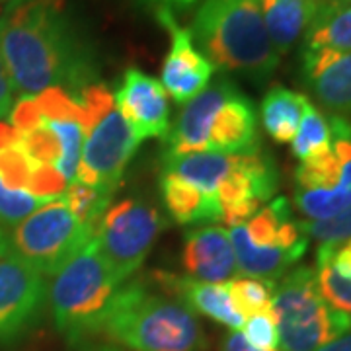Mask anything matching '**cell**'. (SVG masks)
I'll return each instance as SVG.
<instances>
[{
  "instance_id": "cell-33",
  "label": "cell",
  "mask_w": 351,
  "mask_h": 351,
  "mask_svg": "<svg viewBox=\"0 0 351 351\" xmlns=\"http://www.w3.org/2000/svg\"><path fill=\"white\" fill-rule=\"evenodd\" d=\"M36 106L43 119L47 121H75L80 125L82 110L78 106V100L71 92L63 88H47L41 94L34 96Z\"/></svg>"
},
{
  "instance_id": "cell-10",
  "label": "cell",
  "mask_w": 351,
  "mask_h": 351,
  "mask_svg": "<svg viewBox=\"0 0 351 351\" xmlns=\"http://www.w3.org/2000/svg\"><path fill=\"white\" fill-rule=\"evenodd\" d=\"M141 143L143 141L135 135L125 117L113 108L84 141L75 182L115 193L127 164L131 162Z\"/></svg>"
},
{
  "instance_id": "cell-15",
  "label": "cell",
  "mask_w": 351,
  "mask_h": 351,
  "mask_svg": "<svg viewBox=\"0 0 351 351\" xmlns=\"http://www.w3.org/2000/svg\"><path fill=\"white\" fill-rule=\"evenodd\" d=\"M302 80L334 115H351V51L302 49Z\"/></svg>"
},
{
  "instance_id": "cell-34",
  "label": "cell",
  "mask_w": 351,
  "mask_h": 351,
  "mask_svg": "<svg viewBox=\"0 0 351 351\" xmlns=\"http://www.w3.org/2000/svg\"><path fill=\"white\" fill-rule=\"evenodd\" d=\"M36 164L29 160L20 143L0 149V182L10 189H25Z\"/></svg>"
},
{
  "instance_id": "cell-27",
  "label": "cell",
  "mask_w": 351,
  "mask_h": 351,
  "mask_svg": "<svg viewBox=\"0 0 351 351\" xmlns=\"http://www.w3.org/2000/svg\"><path fill=\"white\" fill-rule=\"evenodd\" d=\"M226 285L234 308L244 318L271 313L274 293L277 287L276 281L258 279V277H234Z\"/></svg>"
},
{
  "instance_id": "cell-20",
  "label": "cell",
  "mask_w": 351,
  "mask_h": 351,
  "mask_svg": "<svg viewBox=\"0 0 351 351\" xmlns=\"http://www.w3.org/2000/svg\"><path fill=\"white\" fill-rule=\"evenodd\" d=\"M160 195L164 207L178 225H195V223H217L221 221L219 197L207 195L188 180L162 172L160 176Z\"/></svg>"
},
{
  "instance_id": "cell-13",
  "label": "cell",
  "mask_w": 351,
  "mask_h": 351,
  "mask_svg": "<svg viewBox=\"0 0 351 351\" xmlns=\"http://www.w3.org/2000/svg\"><path fill=\"white\" fill-rule=\"evenodd\" d=\"M113 98L119 113L141 141L170 135L168 94L154 76L135 66L127 69Z\"/></svg>"
},
{
  "instance_id": "cell-23",
  "label": "cell",
  "mask_w": 351,
  "mask_h": 351,
  "mask_svg": "<svg viewBox=\"0 0 351 351\" xmlns=\"http://www.w3.org/2000/svg\"><path fill=\"white\" fill-rule=\"evenodd\" d=\"M302 49L351 51V0H322L304 32Z\"/></svg>"
},
{
  "instance_id": "cell-18",
  "label": "cell",
  "mask_w": 351,
  "mask_h": 351,
  "mask_svg": "<svg viewBox=\"0 0 351 351\" xmlns=\"http://www.w3.org/2000/svg\"><path fill=\"white\" fill-rule=\"evenodd\" d=\"M258 113L248 96L237 90L217 112L209 131V152L250 154L260 151Z\"/></svg>"
},
{
  "instance_id": "cell-32",
  "label": "cell",
  "mask_w": 351,
  "mask_h": 351,
  "mask_svg": "<svg viewBox=\"0 0 351 351\" xmlns=\"http://www.w3.org/2000/svg\"><path fill=\"white\" fill-rule=\"evenodd\" d=\"M20 145L34 164H49L57 168L61 160V143L47 119H43V123L36 129L24 133L20 137Z\"/></svg>"
},
{
  "instance_id": "cell-31",
  "label": "cell",
  "mask_w": 351,
  "mask_h": 351,
  "mask_svg": "<svg viewBox=\"0 0 351 351\" xmlns=\"http://www.w3.org/2000/svg\"><path fill=\"white\" fill-rule=\"evenodd\" d=\"M78 106L82 110V119H80V127L84 131V135H90V131L100 123L101 119L112 112L115 108V98L113 92L106 84L101 82H94L86 86L78 96Z\"/></svg>"
},
{
  "instance_id": "cell-3",
  "label": "cell",
  "mask_w": 351,
  "mask_h": 351,
  "mask_svg": "<svg viewBox=\"0 0 351 351\" xmlns=\"http://www.w3.org/2000/svg\"><path fill=\"white\" fill-rule=\"evenodd\" d=\"M101 334L131 351H205L199 320L178 299L154 295L141 281L117 291Z\"/></svg>"
},
{
  "instance_id": "cell-28",
  "label": "cell",
  "mask_w": 351,
  "mask_h": 351,
  "mask_svg": "<svg viewBox=\"0 0 351 351\" xmlns=\"http://www.w3.org/2000/svg\"><path fill=\"white\" fill-rule=\"evenodd\" d=\"M113 193H108L100 188H90L80 182L69 184L63 193V199L69 211L82 225L92 226L94 230L100 225L104 213L110 209Z\"/></svg>"
},
{
  "instance_id": "cell-40",
  "label": "cell",
  "mask_w": 351,
  "mask_h": 351,
  "mask_svg": "<svg viewBox=\"0 0 351 351\" xmlns=\"http://www.w3.org/2000/svg\"><path fill=\"white\" fill-rule=\"evenodd\" d=\"M8 123L20 135H24V133L43 123V115L39 113L34 96H22V98H18V100L14 101L12 110L8 113Z\"/></svg>"
},
{
  "instance_id": "cell-42",
  "label": "cell",
  "mask_w": 351,
  "mask_h": 351,
  "mask_svg": "<svg viewBox=\"0 0 351 351\" xmlns=\"http://www.w3.org/2000/svg\"><path fill=\"white\" fill-rule=\"evenodd\" d=\"M221 351H258V350H254L250 343L244 339L242 332H230V334L225 336V339H223V343H221Z\"/></svg>"
},
{
  "instance_id": "cell-44",
  "label": "cell",
  "mask_w": 351,
  "mask_h": 351,
  "mask_svg": "<svg viewBox=\"0 0 351 351\" xmlns=\"http://www.w3.org/2000/svg\"><path fill=\"white\" fill-rule=\"evenodd\" d=\"M316 351H351V332L343 334V336H339L338 339L330 341V343H326L324 348H320V350H316Z\"/></svg>"
},
{
  "instance_id": "cell-41",
  "label": "cell",
  "mask_w": 351,
  "mask_h": 351,
  "mask_svg": "<svg viewBox=\"0 0 351 351\" xmlns=\"http://www.w3.org/2000/svg\"><path fill=\"white\" fill-rule=\"evenodd\" d=\"M14 106V88L8 69L4 64L2 53H0V119H4Z\"/></svg>"
},
{
  "instance_id": "cell-4",
  "label": "cell",
  "mask_w": 351,
  "mask_h": 351,
  "mask_svg": "<svg viewBox=\"0 0 351 351\" xmlns=\"http://www.w3.org/2000/svg\"><path fill=\"white\" fill-rule=\"evenodd\" d=\"M123 287L104 260L96 237L53 276L49 289L55 326L69 343L101 334L113 297Z\"/></svg>"
},
{
  "instance_id": "cell-7",
  "label": "cell",
  "mask_w": 351,
  "mask_h": 351,
  "mask_svg": "<svg viewBox=\"0 0 351 351\" xmlns=\"http://www.w3.org/2000/svg\"><path fill=\"white\" fill-rule=\"evenodd\" d=\"M8 237L27 265L43 277H53L96 237V230L78 223L59 197L25 217Z\"/></svg>"
},
{
  "instance_id": "cell-8",
  "label": "cell",
  "mask_w": 351,
  "mask_h": 351,
  "mask_svg": "<svg viewBox=\"0 0 351 351\" xmlns=\"http://www.w3.org/2000/svg\"><path fill=\"white\" fill-rule=\"evenodd\" d=\"M162 228L160 213L145 201L123 199L104 213L96 228V242L121 283L143 265Z\"/></svg>"
},
{
  "instance_id": "cell-24",
  "label": "cell",
  "mask_w": 351,
  "mask_h": 351,
  "mask_svg": "<svg viewBox=\"0 0 351 351\" xmlns=\"http://www.w3.org/2000/svg\"><path fill=\"white\" fill-rule=\"evenodd\" d=\"M308 98L285 86H274L262 100V125L277 145L291 143L301 125Z\"/></svg>"
},
{
  "instance_id": "cell-19",
  "label": "cell",
  "mask_w": 351,
  "mask_h": 351,
  "mask_svg": "<svg viewBox=\"0 0 351 351\" xmlns=\"http://www.w3.org/2000/svg\"><path fill=\"white\" fill-rule=\"evenodd\" d=\"M322 0H258L274 47L285 55L304 36Z\"/></svg>"
},
{
  "instance_id": "cell-37",
  "label": "cell",
  "mask_w": 351,
  "mask_h": 351,
  "mask_svg": "<svg viewBox=\"0 0 351 351\" xmlns=\"http://www.w3.org/2000/svg\"><path fill=\"white\" fill-rule=\"evenodd\" d=\"M244 339L258 351L279 350V332H277L274 314H256L246 318L244 328L240 330Z\"/></svg>"
},
{
  "instance_id": "cell-30",
  "label": "cell",
  "mask_w": 351,
  "mask_h": 351,
  "mask_svg": "<svg viewBox=\"0 0 351 351\" xmlns=\"http://www.w3.org/2000/svg\"><path fill=\"white\" fill-rule=\"evenodd\" d=\"M53 199L38 197L25 189H10L0 182V228L2 226H16L25 217L38 211L41 205Z\"/></svg>"
},
{
  "instance_id": "cell-17",
  "label": "cell",
  "mask_w": 351,
  "mask_h": 351,
  "mask_svg": "<svg viewBox=\"0 0 351 351\" xmlns=\"http://www.w3.org/2000/svg\"><path fill=\"white\" fill-rule=\"evenodd\" d=\"M156 285L162 287L172 299L182 301L191 313L203 314L215 322L240 332L246 318L234 308L226 283H203L191 277H180L174 274L158 271L154 274Z\"/></svg>"
},
{
  "instance_id": "cell-1",
  "label": "cell",
  "mask_w": 351,
  "mask_h": 351,
  "mask_svg": "<svg viewBox=\"0 0 351 351\" xmlns=\"http://www.w3.org/2000/svg\"><path fill=\"white\" fill-rule=\"evenodd\" d=\"M0 53L20 98L38 96L47 88L78 96L98 82L92 51L64 0H16L8 6L0 16Z\"/></svg>"
},
{
  "instance_id": "cell-35",
  "label": "cell",
  "mask_w": 351,
  "mask_h": 351,
  "mask_svg": "<svg viewBox=\"0 0 351 351\" xmlns=\"http://www.w3.org/2000/svg\"><path fill=\"white\" fill-rule=\"evenodd\" d=\"M316 281L324 301L351 316V279L339 276L330 263H318Z\"/></svg>"
},
{
  "instance_id": "cell-45",
  "label": "cell",
  "mask_w": 351,
  "mask_h": 351,
  "mask_svg": "<svg viewBox=\"0 0 351 351\" xmlns=\"http://www.w3.org/2000/svg\"><path fill=\"white\" fill-rule=\"evenodd\" d=\"M149 2H160V6H168V4H182V6H188L193 4L197 0H149Z\"/></svg>"
},
{
  "instance_id": "cell-26",
  "label": "cell",
  "mask_w": 351,
  "mask_h": 351,
  "mask_svg": "<svg viewBox=\"0 0 351 351\" xmlns=\"http://www.w3.org/2000/svg\"><path fill=\"white\" fill-rule=\"evenodd\" d=\"M330 138H332V133H330L328 117L311 101H306L299 131L291 141L293 156L299 162L318 156L330 149Z\"/></svg>"
},
{
  "instance_id": "cell-39",
  "label": "cell",
  "mask_w": 351,
  "mask_h": 351,
  "mask_svg": "<svg viewBox=\"0 0 351 351\" xmlns=\"http://www.w3.org/2000/svg\"><path fill=\"white\" fill-rule=\"evenodd\" d=\"M316 263H330L341 277L351 279V239L343 242H322Z\"/></svg>"
},
{
  "instance_id": "cell-12",
  "label": "cell",
  "mask_w": 351,
  "mask_h": 351,
  "mask_svg": "<svg viewBox=\"0 0 351 351\" xmlns=\"http://www.w3.org/2000/svg\"><path fill=\"white\" fill-rule=\"evenodd\" d=\"M158 22L170 36V51L162 64L160 84L168 96L180 104H188L213 80L215 64L197 49L189 29L176 22L170 6L158 8Z\"/></svg>"
},
{
  "instance_id": "cell-25",
  "label": "cell",
  "mask_w": 351,
  "mask_h": 351,
  "mask_svg": "<svg viewBox=\"0 0 351 351\" xmlns=\"http://www.w3.org/2000/svg\"><path fill=\"white\" fill-rule=\"evenodd\" d=\"M232 168V154L221 152H195L178 158H164L162 172H172L207 195L217 197L221 182Z\"/></svg>"
},
{
  "instance_id": "cell-2",
  "label": "cell",
  "mask_w": 351,
  "mask_h": 351,
  "mask_svg": "<svg viewBox=\"0 0 351 351\" xmlns=\"http://www.w3.org/2000/svg\"><path fill=\"white\" fill-rule=\"evenodd\" d=\"M189 34L215 69L256 84L269 80L279 64L258 0H205Z\"/></svg>"
},
{
  "instance_id": "cell-29",
  "label": "cell",
  "mask_w": 351,
  "mask_h": 351,
  "mask_svg": "<svg viewBox=\"0 0 351 351\" xmlns=\"http://www.w3.org/2000/svg\"><path fill=\"white\" fill-rule=\"evenodd\" d=\"M51 129L61 143V160L57 164V170L61 172L69 184L76 180V170L82 158V149H84V131L82 127L75 121H47Z\"/></svg>"
},
{
  "instance_id": "cell-22",
  "label": "cell",
  "mask_w": 351,
  "mask_h": 351,
  "mask_svg": "<svg viewBox=\"0 0 351 351\" xmlns=\"http://www.w3.org/2000/svg\"><path fill=\"white\" fill-rule=\"evenodd\" d=\"M248 237L256 246H271L283 250H306L308 239L293 221L291 205L285 197H277L262 207L246 223Z\"/></svg>"
},
{
  "instance_id": "cell-48",
  "label": "cell",
  "mask_w": 351,
  "mask_h": 351,
  "mask_svg": "<svg viewBox=\"0 0 351 351\" xmlns=\"http://www.w3.org/2000/svg\"><path fill=\"white\" fill-rule=\"evenodd\" d=\"M339 2H343V0H339Z\"/></svg>"
},
{
  "instance_id": "cell-16",
  "label": "cell",
  "mask_w": 351,
  "mask_h": 351,
  "mask_svg": "<svg viewBox=\"0 0 351 351\" xmlns=\"http://www.w3.org/2000/svg\"><path fill=\"white\" fill-rule=\"evenodd\" d=\"M182 263L191 279L203 283H225L239 271L232 242L223 226H201L186 232Z\"/></svg>"
},
{
  "instance_id": "cell-21",
  "label": "cell",
  "mask_w": 351,
  "mask_h": 351,
  "mask_svg": "<svg viewBox=\"0 0 351 351\" xmlns=\"http://www.w3.org/2000/svg\"><path fill=\"white\" fill-rule=\"evenodd\" d=\"M228 237L234 248V258L244 277L271 279L276 281L287 274V269L301 260L306 250H283L271 246H256L248 237L246 226H232Z\"/></svg>"
},
{
  "instance_id": "cell-6",
  "label": "cell",
  "mask_w": 351,
  "mask_h": 351,
  "mask_svg": "<svg viewBox=\"0 0 351 351\" xmlns=\"http://www.w3.org/2000/svg\"><path fill=\"white\" fill-rule=\"evenodd\" d=\"M330 149L295 170V203L311 221H326L351 205V121L330 115Z\"/></svg>"
},
{
  "instance_id": "cell-46",
  "label": "cell",
  "mask_w": 351,
  "mask_h": 351,
  "mask_svg": "<svg viewBox=\"0 0 351 351\" xmlns=\"http://www.w3.org/2000/svg\"><path fill=\"white\" fill-rule=\"evenodd\" d=\"M14 2H16V0H0V16H2V12H4L8 6H12Z\"/></svg>"
},
{
  "instance_id": "cell-47",
  "label": "cell",
  "mask_w": 351,
  "mask_h": 351,
  "mask_svg": "<svg viewBox=\"0 0 351 351\" xmlns=\"http://www.w3.org/2000/svg\"><path fill=\"white\" fill-rule=\"evenodd\" d=\"M96 351H117V350H113V348H104V350H96Z\"/></svg>"
},
{
  "instance_id": "cell-43",
  "label": "cell",
  "mask_w": 351,
  "mask_h": 351,
  "mask_svg": "<svg viewBox=\"0 0 351 351\" xmlns=\"http://www.w3.org/2000/svg\"><path fill=\"white\" fill-rule=\"evenodd\" d=\"M20 137H22V135H20L8 121L0 119V149L20 143Z\"/></svg>"
},
{
  "instance_id": "cell-5",
  "label": "cell",
  "mask_w": 351,
  "mask_h": 351,
  "mask_svg": "<svg viewBox=\"0 0 351 351\" xmlns=\"http://www.w3.org/2000/svg\"><path fill=\"white\" fill-rule=\"evenodd\" d=\"M271 314L281 351H316L351 332V316L324 301L311 267H295L281 277Z\"/></svg>"
},
{
  "instance_id": "cell-11",
  "label": "cell",
  "mask_w": 351,
  "mask_h": 351,
  "mask_svg": "<svg viewBox=\"0 0 351 351\" xmlns=\"http://www.w3.org/2000/svg\"><path fill=\"white\" fill-rule=\"evenodd\" d=\"M277 184L279 174L271 154L262 149L250 154H232V168L217 191L221 221L228 226L246 225L262 209L263 201L274 197Z\"/></svg>"
},
{
  "instance_id": "cell-14",
  "label": "cell",
  "mask_w": 351,
  "mask_h": 351,
  "mask_svg": "<svg viewBox=\"0 0 351 351\" xmlns=\"http://www.w3.org/2000/svg\"><path fill=\"white\" fill-rule=\"evenodd\" d=\"M237 90L239 88L230 78L219 76L193 100H189L180 112L174 129H170V135L166 137L168 143L162 160L195 152H209V131L215 115Z\"/></svg>"
},
{
  "instance_id": "cell-36",
  "label": "cell",
  "mask_w": 351,
  "mask_h": 351,
  "mask_svg": "<svg viewBox=\"0 0 351 351\" xmlns=\"http://www.w3.org/2000/svg\"><path fill=\"white\" fill-rule=\"evenodd\" d=\"M301 232L308 239L320 242H343L351 239V205L332 219L326 221H302L299 223Z\"/></svg>"
},
{
  "instance_id": "cell-9",
  "label": "cell",
  "mask_w": 351,
  "mask_h": 351,
  "mask_svg": "<svg viewBox=\"0 0 351 351\" xmlns=\"http://www.w3.org/2000/svg\"><path fill=\"white\" fill-rule=\"evenodd\" d=\"M45 293L43 276L20 258L0 228V341H12L36 324Z\"/></svg>"
},
{
  "instance_id": "cell-38",
  "label": "cell",
  "mask_w": 351,
  "mask_h": 351,
  "mask_svg": "<svg viewBox=\"0 0 351 351\" xmlns=\"http://www.w3.org/2000/svg\"><path fill=\"white\" fill-rule=\"evenodd\" d=\"M66 186H69V182L55 166L36 164L32 178H29V184H27V191L38 197H45V199H59V197H63Z\"/></svg>"
}]
</instances>
